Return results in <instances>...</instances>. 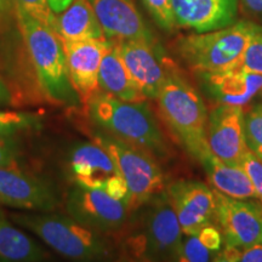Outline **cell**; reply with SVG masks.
I'll return each instance as SVG.
<instances>
[{"mask_svg": "<svg viewBox=\"0 0 262 262\" xmlns=\"http://www.w3.org/2000/svg\"><path fill=\"white\" fill-rule=\"evenodd\" d=\"M86 112L95 125L108 135L166 159L171 149L146 101L130 102L98 90L88 101Z\"/></svg>", "mask_w": 262, "mask_h": 262, "instance_id": "cell-1", "label": "cell"}, {"mask_svg": "<svg viewBox=\"0 0 262 262\" xmlns=\"http://www.w3.org/2000/svg\"><path fill=\"white\" fill-rule=\"evenodd\" d=\"M156 100L160 116L178 142L201 162L210 152L206 140L209 116L201 95L172 61Z\"/></svg>", "mask_w": 262, "mask_h": 262, "instance_id": "cell-2", "label": "cell"}, {"mask_svg": "<svg viewBox=\"0 0 262 262\" xmlns=\"http://www.w3.org/2000/svg\"><path fill=\"white\" fill-rule=\"evenodd\" d=\"M17 17L42 93L55 103L78 102L79 97L71 84L64 50L57 33L19 9Z\"/></svg>", "mask_w": 262, "mask_h": 262, "instance_id": "cell-3", "label": "cell"}, {"mask_svg": "<svg viewBox=\"0 0 262 262\" xmlns=\"http://www.w3.org/2000/svg\"><path fill=\"white\" fill-rule=\"evenodd\" d=\"M254 27V22L238 21L216 31L181 37L176 48L189 70L198 74L214 73L239 63Z\"/></svg>", "mask_w": 262, "mask_h": 262, "instance_id": "cell-4", "label": "cell"}, {"mask_svg": "<svg viewBox=\"0 0 262 262\" xmlns=\"http://www.w3.org/2000/svg\"><path fill=\"white\" fill-rule=\"evenodd\" d=\"M141 229L127 242V249L142 260H176L182 243V229L166 191L146 203Z\"/></svg>", "mask_w": 262, "mask_h": 262, "instance_id": "cell-5", "label": "cell"}, {"mask_svg": "<svg viewBox=\"0 0 262 262\" xmlns=\"http://www.w3.org/2000/svg\"><path fill=\"white\" fill-rule=\"evenodd\" d=\"M94 139L112 156L120 175L125 180L130 211L140 209L164 191V173L156 157L108 134L95 135Z\"/></svg>", "mask_w": 262, "mask_h": 262, "instance_id": "cell-6", "label": "cell"}, {"mask_svg": "<svg viewBox=\"0 0 262 262\" xmlns=\"http://www.w3.org/2000/svg\"><path fill=\"white\" fill-rule=\"evenodd\" d=\"M12 220L37 234L62 256L72 260H91L107 254L106 247L93 229L73 219L58 215L14 214Z\"/></svg>", "mask_w": 262, "mask_h": 262, "instance_id": "cell-7", "label": "cell"}, {"mask_svg": "<svg viewBox=\"0 0 262 262\" xmlns=\"http://www.w3.org/2000/svg\"><path fill=\"white\" fill-rule=\"evenodd\" d=\"M67 208L75 221L104 233L122 229L130 211L126 201L113 198L104 189L83 186L71 193Z\"/></svg>", "mask_w": 262, "mask_h": 262, "instance_id": "cell-8", "label": "cell"}, {"mask_svg": "<svg viewBox=\"0 0 262 262\" xmlns=\"http://www.w3.org/2000/svg\"><path fill=\"white\" fill-rule=\"evenodd\" d=\"M216 221L227 247L249 248L262 244V204L234 199L214 189Z\"/></svg>", "mask_w": 262, "mask_h": 262, "instance_id": "cell-9", "label": "cell"}, {"mask_svg": "<svg viewBox=\"0 0 262 262\" xmlns=\"http://www.w3.org/2000/svg\"><path fill=\"white\" fill-rule=\"evenodd\" d=\"M61 42L67 61L71 84L80 102L85 104L100 90L98 71L101 60L112 42L108 38L86 40L61 39Z\"/></svg>", "mask_w": 262, "mask_h": 262, "instance_id": "cell-10", "label": "cell"}, {"mask_svg": "<svg viewBox=\"0 0 262 262\" xmlns=\"http://www.w3.org/2000/svg\"><path fill=\"white\" fill-rule=\"evenodd\" d=\"M206 140L210 152L227 164L241 165L248 150L244 133L243 108L219 104L209 114Z\"/></svg>", "mask_w": 262, "mask_h": 262, "instance_id": "cell-11", "label": "cell"}, {"mask_svg": "<svg viewBox=\"0 0 262 262\" xmlns=\"http://www.w3.org/2000/svg\"><path fill=\"white\" fill-rule=\"evenodd\" d=\"M170 201L183 234H193L216 220L214 191L198 181L180 180L169 186Z\"/></svg>", "mask_w": 262, "mask_h": 262, "instance_id": "cell-12", "label": "cell"}, {"mask_svg": "<svg viewBox=\"0 0 262 262\" xmlns=\"http://www.w3.org/2000/svg\"><path fill=\"white\" fill-rule=\"evenodd\" d=\"M127 72L147 98L156 100L166 79L171 60L157 51L155 41H118Z\"/></svg>", "mask_w": 262, "mask_h": 262, "instance_id": "cell-13", "label": "cell"}, {"mask_svg": "<svg viewBox=\"0 0 262 262\" xmlns=\"http://www.w3.org/2000/svg\"><path fill=\"white\" fill-rule=\"evenodd\" d=\"M178 27L195 33L216 31L233 25L239 0H171Z\"/></svg>", "mask_w": 262, "mask_h": 262, "instance_id": "cell-14", "label": "cell"}, {"mask_svg": "<svg viewBox=\"0 0 262 262\" xmlns=\"http://www.w3.org/2000/svg\"><path fill=\"white\" fill-rule=\"evenodd\" d=\"M101 28L116 41L153 40L139 10L131 0H89Z\"/></svg>", "mask_w": 262, "mask_h": 262, "instance_id": "cell-15", "label": "cell"}, {"mask_svg": "<svg viewBox=\"0 0 262 262\" xmlns=\"http://www.w3.org/2000/svg\"><path fill=\"white\" fill-rule=\"evenodd\" d=\"M0 203L11 208L50 210L56 204L50 188L17 168H0Z\"/></svg>", "mask_w": 262, "mask_h": 262, "instance_id": "cell-16", "label": "cell"}, {"mask_svg": "<svg viewBox=\"0 0 262 262\" xmlns=\"http://www.w3.org/2000/svg\"><path fill=\"white\" fill-rule=\"evenodd\" d=\"M208 93L220 104L243 107L262 91V75L241 64L214 73L201 74Z\"/></svg>", "mask_w": 262, "mask_h": 262, "instance_id": "cell-17", "label": "cell"}, {"mask_svg": "<svg viewBox=\"0 0 262 262\" xmlns=\"http://www.w3.org/2000/svg\"><path fill=\"white\" fill-rule=\"evenodd\" d=\"M70 165L78 186L88 188L104 189L110 180L120 173L112 156L97 142L78 146Z\"/></svg>", "mask_w": 262, "mask_h": 262, "instance_id": "cell-18", "label": "cell"}, {"mask_svg": "<svg viewBox=\"0 0 262 262\" xmlns=\"http://www.w3.org/2000/svg\"><path fill=\"white\" fill-rule=\"evenodd\" d=\"M98 86L100 90L124 101L143 102L147 100L124 64L118 41L111 44L101 60Z\"/></svg>", "mask_w": 262, "mask_h": 262, "instance_id": "cell-19", "label": "cell"}, {"mask_svg": "<svg viewBox=\"0 0 262 262\" xmlns=\"http://www.w3.org/2000/svg\"><path fill=\"white\" fill-rule=\"evenodd\" d=\"M55 32L63 40L107 38L89 0H73L56 16Z\"/></svg>", "mask_w": 262, "mask_h": 262, "instance_id": "cell-20", "label": "cell"}, {"mask_svg": "<svg viewBox=\"0 0 262 262\" xmlns=\"http://www.w3.org/2000/svg\"><path fill=\"white\" fill-rule=\"evenodd\" d=\"M209 181L217 192L234 199H256V193L242 165L227 164L209 152L201 160Z\"/></svg>", "mask_w": 262, "mask_h": 262, "instance_id": "cell-21", "label": "cell"}, {"mask_svg": "<svg viewBox=\"0 0 262 262\" xmlns=\"http://www.w3.org/2000/svg\"><path fill=\"white\" fill-rule=\"evenodd\" d=\"M44 250L0 215V261L31 262L44 258Z\"/></svg>", "mask_w": 262, "mask_h": 262, "instance_id": "cell-22", "label": "cell"}, {"mask_svg": "<svg viewBox=\"0 0 262 262\" xmlns=\"http://www.w3.org/2000/svg\"><path fill=\"white\" fill-rule=\"evenodd\" d=\"M224 235L214 225H209L193 234H183L178 261H216L222 250Z\"/></svg>", "mask_w": 262, "mask_h": 262, "instance_id": "cell-23", "label": "cell"}, {"mask_svg": "<svg viewBox=\"0 0 262 262\" xmlns=\"http://www.w3.org/2000/svg\"><path fill=\"white\" fill-rule=\"evenodd\" d=\"M244 133L248 148L262 160V102L244 113Z\"/></svg>", "mask_w": 262, "mask_h": 262, "instance_id": "cell-24", "label": "cell"}, {"mask_svg": "<svg viewBox=\"0 0 262 262\" xmlns=\"http://www.w3.org/2000/svg\"><path fill=\"white\" fill-rule=\"evenodd\" d=\"M239 64L245 70L262 75V26L255 24L253 34L249 39Z\"/></svg>", "mask_w": 262, "mask_h": 262, "instance_id": "cell-25", "label": "cell"}, {"mask_svg": "<svg viewBox=\"0 0 262 262\" xmlns=\"http://www.w3.org/2000/svg\"><path fill=\"white\" fill-rule=\"evenodd\" d=\"M17 9L25 11L31 17L55 31L56 16L52 11L48 0H14Z\"/></svg>", "mask_w": 262, "mask_h": 262, "instance_id": "cell-26", "label": "cell"}, {"mask_svg": "<svg viewBox=\"0 0 262 262\" xmlns=\"http://www.w3.org/2000/svg\"><path fill=\"white\" fill-rule=\"evenodd\" d=\"M142 3L160 28L171 32L176 27L171 0H142Z\"/></svg>", "mask_w": 262, "mask_h": 262, "instance_id": "cell-27", "label": "cell"}, {"mask_svg": "<svg viewBox=\"0 0 262 262\" xmlns=\"http://www.w3.org/2000/svg\"><path fill=\"white\" fill-rule=\"evenodd\" d=\"M37 124V119L17 112L0 111V136H8L16 131L28 129Z\"/></svg>", "mask_w": 262, "mask_h": 262, "instance_id": "cell-28", "label": "cell"}, {"mask_svg": "<svg viewBox=\"0 0 262 262\" xmlns=\"http://www.w3.org/2000/svg\"><path fill=\"white\" fill-rule=\"evenodd\" d=\"M216 261L225 262H262V244L249 248L226 247L219 254Z\"/></svg>", "mask_w": 262, "mask_h": 262, "instance_id": "cell-29", "label": "cell"}, {"mask_svg": "<svg viewBox=\"0 0 262 262\" xmlns=\"http://www.w3.org/2000/svg\"><path fill=\"white\" fill-rule=\"evenodd\" d=\"M241 165L247 172L251 185H253L254 191L256 193V199L262 204V160L257 158L256 156L248 148L242 158Z\"/></svg>", "mask_w": 262, "mask_h": 262, "instance_id": "cell-30", "label": "cell"}, {"mask_svg": "<svg viewBox=\"0 0 262 262\" xmlns=\"http://www.w3.org/2000/svg\"><path fill=\"white\" fill-rule=\"evenodd\" d=\"M0 168H17L15 150L3 136H0Z\"/></svg>", "mask_w": 262, "mask_h": 262, "instance_id": "cell-31", "label": "cell"}, {"mask_svg": "<svg viewBox=\"0 0 262 262\" xmlns=\"http://www.w3.org/2000/svg\"><path fill=\"white\" fill-rule=\"evenodd\" d=\"M239 8L247 17L262 22V0H239Z\"/></svg>", "mask_w": 262, "mask_h": 262, "instance_id": "cell-32", "label": "cell"}, {"mask_svg": "<svg viewBox=\"0 0 262 262\" xmlns=\"http://www.w3.org/2000/svg\"><path fill=\"white\" fill-rule=\"evenodd\" d=\"M48 2L49 4H50L52 11H54L55 14H60V12L63 11L73 0H48Z\"/></svg>", "mask_w": 262, "mask_h": 262, "instance_id": "cell-33", "label": "cell"}, {"mask_svg": "<svg viewBox=\"0 0 262 262\" xmlns=\"http://www.w3.org/2000/svg\"><path fill=\"white\" fill-rule=\"evenodd\" d=\"M10 102V93L3 80L0 79V104H8Z\"/></svg>", "mask_w": 262, "mask_h": 262, "instance_id": "cell-34", "label": "cell"}, {"mask_svg": "<svg viewBox=\"0 0 262 262\" xmlns=\"http://www.w3.org/2000/svg\"><path fill=\"white\" fill-rule=\"evenodd\" d=\"M5 4H6V0H0V11H2V10L4 9Z\"/></svg>", "mask_w": 262, "mask_h": 262, "instance_id": "cell-35", "label": "cell"}]
</instances>
